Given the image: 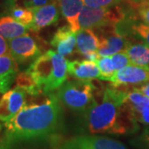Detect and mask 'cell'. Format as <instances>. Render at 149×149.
Returning <instances> with one entry per match:
<instances>
[{
  "instance_id": "obj_7",
  "label": "cell",
  "mask_w": 149,
  "mask_h": 149,
  "mask_svg": "<svg viewBox=\"0 0 149 149\" xmlns=\"http://www.w3.org/2000/svg\"><path fill=\"white\" fill-rule=\"evenodd\" d=\"M95 30L100 41L98 53L100 56H110L118 52H125L129 39L116 24Z\"/></svg>"
},
{
  "instance_id": "obj_16",
  "label": "cell",
  "mask_w": 149,
  "mask_h": 149,
  "mask_svg": "<svg viewBox=\"0 0 149 149\" xmlns=\"http://www.w3.org/2000/svg\"><path fill=\"white\" fill-rule=\"evenodd\" d=\"M62 16L68 22L70 27L77 32L80 30L78 25V17L84 7L82 0H56Z\"/></svg>"
},
{
  "instance_id": "obj_20",
  "label": "cell",
  "mask_w": 149,
  "mask_h": 149,
  "mask_svg": "<svg viewBox=\"0 0 149 149\" xmlns=\"http://www.w3.org/2000/svg\"><path fill=\"white\" fill-rule=\"evenodd\" d=\"M19 71L18 63L10 53L0 56V76L1 77H15Z\"/></svg>"
},
{
  "instance_id": "obj_31",
  "label": "cell",
  "mask_w": 149,
  "mask_h": 149,
  "mask_svg": "<svg viewBox=\"0 0 149 149\" xmlns=\"http://www.w3.org/2000/svg\"><path fill=\"white\" fill-rule=\"evenodd\" d=\"M2 131H3V127L0 123V145H1V141H2Z\"/></svg>"
},
{
  "instance_id": "obj_2",
  "label": "cell",
  "mask_w": 149,
  "mask_h": 149,
  "mask_svg": "<svg viewBox=\"0 0 149 149\" xmlns=\"http://www.w3.org/2000/svg\"><path fill=\"white\" fill-rule=\"evenodd\" d=\"M127 91L117 87L106 88L100 101L96 100L85 111L80 119L83 131L91 134L108 133L123 135L134 133L138 123L133 120L124 106Z\"/></svg>"
},
{
  "instance_id": "obj_28",
  "label": "cell",
  "mask_w": 149,
  "mask_h": 149,
  "mask_svg": "<svg viewBox=\"0 0 149 149\" xmlns=\"http://www.w3.org/2000/svg\"><path fill=\"white\" fill-rule=\"evenodd\" d=\"M8 53H9L8 43L6 42L4 37H3L0 35V56Z\"/></svg>"
},
{
  "instance_id": "obj_26",
  "label": "cell",
  "mask_w": 149,
  "mask_h": 149,
  "mask_svg": "<svg viewBox=\"0 0 149 149\" xmlns=\"http://www.w3.org/2000/svg\"><path fill=\"white\" fill-rule=\"evenodd\" d=\"M15 77H1L0 76V94H4L8 91L9 87L13 81H15Z\"/></svg>"
},
{
  "instance_id": "obj_17",
  "label": "cell",
  "mask_w": 149,
  "mask_h": 149,
  "mask_svg": "<svg viewBox=\"0 0 149 149\" xmlns=\"http://www.w3.org/2000/svg\"><path fill=\"white\" fill-rule=\"evenodd\" d=\"M131 63L149 70V45L143 42H134L128 40L125 50Z\"/></svg>"
},
{
  "instance_id": "obj_24",
  "label": "cell",
  "mask_w": 149,
  "mask_h": 149,
  "mask_svg": "<svg viewBox=\"0 0 149 149\" xmlns=\"http://www.w3.org/2000/svg\"><path fill=\"white\" fill-rule=\"evenodd\" d=\"M111 58L116 70L122 69L128 65L132 64L130 61V59L128 57V54L126 53V52H118V53L111 56Z\"/></svg>"
},
{
  "instance_id": "obj_12",
  "label": "cell",
  "mask_w": 149,
  "mask_h": 149,
  "mask_svg": "<svg viewBox=\"0 0 149 149\" xmlns=\"http://www.w3.org/2000/svg\"><path fill=\"white\" fill-rule=\"evenodd\" d=\"M32 10L33 12V21L30 26V29L33 32H38L58 21L61 9L57 1L53 0L47 4L33 8Z\"/></svg>"
},
{
  "instance_id": "obj_10",
  "label": "cell",
  "mask_w": 149,
  "mask_h": 149,
  "mask_svg": "<svg viewBox=\"0 0 149 149\" xmlns=\"http://www.w3.org/2000/svg\"><path fill=\"white\" fill-rule=\"evenodd\" d=\"M124 106L135 122L149 127V98L133 88L127 91Z\"/></svg>"
},
{
  "instance_id": "obj_27",
  "label": "cell",
  "mask_w": 149,
  "mask_h": 149,
  "mask_svg": "<svg viewBox=\"0 0 149 149\" xmlns=\"http://www.w3.org/2000/svg\"><path fill=\"white\" fill-rule=\"evenodd\" d=\"M136 143L139 144L141 149H149V128L144 131L143 135L136 141Z\"/></svg>"
},
{
  "instance_id": "obj_30",
  "label": "cell",
  "mask_w": 149,
  "mask_h": 149,
  "mask_svg": "<svg viewBox=\"0 0 149 149\" xmlns=\"http://www.w3.org/2000/svg\"><path fill=\"white\" fill-rule=\"evenodd\" d=\"M125 1H128L131 3H133V4H139V3H145V2H148L149 0H125Z\"/></svg>"
},
{
  "instance_id": "obj_19",
  "label": "cell",
  "mask_w": 149,
  "mask_h": 149,
  "mask_svg": "<svg viewBox=\"0 0 149 149\" xmlns=\"http://www.w3.org/2000/svg\"><path fill=\"white\" fill-rule=\"evenodd\" d=\"M8 11L9 15L15 18L17 21L30 27L33 21V12L32 9L8 2Z\"/></svg>"
},
{
  "instance_id": "obj_23",
  "label": "cell",
  "mask_w": 149,
  "mask_h": 149,
  "mask_svg": "<svg viewBox=\"0 0 149 149\" xmlns=\"http://www.w3.org/2000/svg\"><path fill=\"white\" fill-rule=\"evenodd\" d=\"M125 0H82L84 5L91 8H110L124 2Z\"/></svg>"
},
{
  "instance_id": "obj_15",
  "label": "cell",
  "mask_w": 149,
  "mask_h": 149,
  "mask_svg": "<svg viewBox=\"0 0 149 149\" xmlns=\"http://www.w3.org/2000/svg\"><path fill=\"white\" fill-rule=\"evenodd\" d=\"M99 37L92 29L81 28L76 32V50L77 52L86 56L91 52H98Z\"/></svg>"
},
{
  "instance_id": "obj_25",
  "label": "cell",
  "mask_w": 149,
  "mask_h": 149,
  "mask_svg": "<svg viewBox=\"0 0 149 149\" xmlns=\"http://www.w3.org/2000/svg\"><path fill=\"white\" fill-rule=\"evenodd\" d=\"M131 4L135 8L139 18L143 22V23L149 25V1L139 4H133V3Z\"/></svg>"
},
{
  "instance_id": "obj_4",
  "label": "cell",
  "mask_w": 149,
  "mask_h": 149,
  "mask_svg": "<svg viewBox=\"0 0 149 149\" xmlns=\"http://www.w3.org/2000/svg\"><path fill=\"white\" fill-rule=\"evenodd\" d=\"M95 89L91 80L75 79L65 81L55 95L62 106L75 113H84L97 100Z\"/></svg>"
},
{
  "instance_id": "obj_21",
  "label": "cell",
  "mask_w": 149,
  "mask_h": 149,
  "mask_svg": "<svg viewBox=\"0 0 149 149\" xmlns=\"http://www.w3.org/2000/svg\"><path fill=\"white\" fill-rule=\"evenodd\" d=\"M96 63L98 65V67L100 72V80L109 81L114 73L117 71L112 61L111 56H100V59L96 61Z\"/></svg>"
},
{
  "instance_id": "obj_13",
  "label": "cell",
  "mask_w": 149,
  "mask_h": 149,
  "mask_svg": "<svg viewBox=\"0 0 149 149\" xmlns=\"http://www.w3.org/2000/svg\"><path fill=\"white\" fill-rule=\"evenodd\" d=\"M51 45L61 56H70L76 49V32L69 25L60 27L54 34Z\"/></svg>"
},
{
  "instance_id": "obj_14",
  "label": "cell",
  "mask_w": 149,
  "mask_h": 149,
  "mask_svg": "<svg viewBox=\"0 0 149 149\" xmlns=\"http://www.w3.org/2000/svg\"><path fill=\"white\" fill-rule=\"evenodd\" d=\"M68 74L77 80H91L100 78V72L95 61L90 60H74L67 65Z\"/></svg>"
},
{
  "instance_id": "obj_22",
  "label": "cell",
  "mask_w": 149,
  "mask_h": 149,
  "mask_svg": "<svg viewBox=\"0 0 149 149\" xmlns=\"http://www.w3.org/2000/svg\"><path fill=\"white\" fill-rule=\"evenodd\" d=\"M133 22L129 23L128 27L130 34H133L149 45V25L145 23H133Z\"/></svg>"
},
{
  "instance_id": "obj_6",
  "label": "cell",
  "mask_w": 149,
  "mask_h": 149,
  "mask_svg": "<svg viewBox=\"0 0 149 149\" xmlns=\"http://www.w3.org/2000/svg\"><path fill=\"white\" fill-rule=\"evenodd\" d=\"M55 149H128L121 142L103 136L83 134L56 143Z\"/></svg>"
},
{
  "instance_id": "obj_3",
  "label": "cell",
  "mask_w": 149,
  "mask_h": 149,
  "mask_svg": "<svg viewBox=\"0 0 149 149\" xmlns=\"http://www.w3.org/2000/svg\"><path fill=\"white\" fill-rule=\"evenodd\" d=\"M68 61L56 52L47 51L37 57L27 70L37 87L47 95L57 90L67 79Z\"/></svg>"
},
{
  "instance_id": "obj_8",
  "label": "cell",
  "mask_w": 149,
  "mask_h": 149,
  "mask_svg": "<svg viewBox=\"0 0 149 149\" xmlns=\"http://www.w3.org/2000/svg\"><path fill=\"white\" fill-rule=\"evenodd\" d=\"M9 53L18 64L34 61L42 55L40 42L30 34H24L8 41Z\"/></svg>"
},
{
  "instance_id": "obj_11",
  "label": "cell",
  "mask_w": 149,
  "mask_h": 149,
  "mask_svg": "<svg viewBox=\"0 0 149 149\" xmlns=\"http://www.w3.org/2000/svg\"><path fill=\"white\" fill-rule=\"evenodd\" d=\"M149 81V70L136 65L130 64L118 70L109 82L113 87L135 86Z\"/></svg>"
},
{
  "instance_id": "obj_5",
  "label": "cell",
  "mask_w": 149,
  "mask_h": 149,
  "mask_svg": "<svg viewBox=\"0 0 149 149\" xmlns=\"http://www.w3.org/2000/svg\"><path fill=\"white\" fill-rule=\"evenodd\" d=\"M129 9L116 5L110 8H91L85 6L81 9L78 17L80 29H98L109 25L118 24L129 15Z\"/></svg>"
},
{
  "instance_id": "obj_18",
  "label": "cell",
  "mask_w": 149,
  "mask_h": 149,
  "mask_svg": "<svg viewBox=\"0 0 149 149\" xmlns=\"http://www.w3.org/2000/svg\"><path fill=\"white\" fill-rule=\"evenodd\" d=\"M30 27L11 16L0 17V35L8 41L26 34Z\"/></svg>"
},
{
  "instance_id": "obj_1",
  "label": "cell",
  "mask_w": 149,
  "mask_h": 149,
  "mask_svg": "<svg viewBox=\"0 0 149 149\" xmlns=\"http://www.w3.org/2000/svg\"><path fill=\"white\" fill-rule=\"evenodd\" d=\"M30 97L15 116L3 123L0 149H12L23 142L53 138L63 128L64 111L55 94Z\"/></svg>"
},
{
  "instance_id": "obj_9",
  "label": "cell",
  "mask_w": 149,
  "mask_h": 149,
  "mask_svg": "<svg viewBox=\"0 0 149 149\" xmlns=\"http://www.w3.org/2000/svg\"><path fill=\"white\" fill-rule=\"evenodd\" d=\"M28 95L18 86L6 91L0 98V121L5 123L10 120L27 103Z\"/></svg>"
},
{
  "instance_id": "obj_29",
  "label": "cell",
  "mask_w": 149,
  "mask_h": 149,
  "mask_svg": "<svg viewBox=\"0 0 149 149\" xmlns=\"http://www.w3.org/2000/svg\"><path fill=\"white\" fill-rule=\"evenodd\" d=\"M134 88L137 89L140 92H142L144 95H146L148 98H149V81L144 83V84H143L139 87H134Z\"/></svg>"
}]
</instances>
